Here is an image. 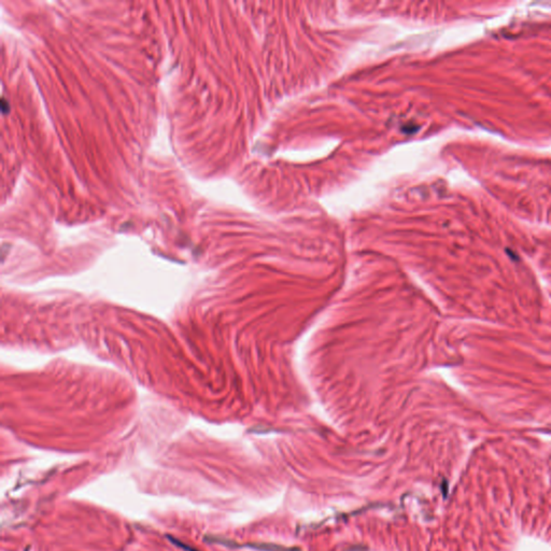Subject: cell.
<instances>
[{
    "instance_id": "cell-1",
    "label": "cell",
    "mask_w": 551,
    "mask_h": 551,
    "mask_svg": "<svg viewBox=\"0 0 551 551\" xmlns=\"http://www.w3.org/2000/svg\"><path fill=\"white\" fill-rule=\"evenodd\" d=\"M167 538H168V539H169V540L171 541V543H173L174 545H176V546H178V547H180V548H182V549H184L185 551H200V550H197V549H194V548H192L191 546H188V545H185L184 543H182V541H180L179 539H177V538H175V537H173V536H170V535H167Z\"/></svg>"
}]
</instances>
